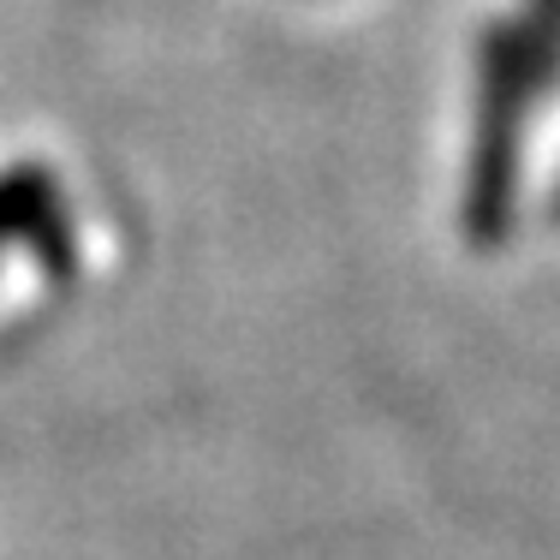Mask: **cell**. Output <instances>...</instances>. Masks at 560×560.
Here are the masks:
<instances>
[{
	"mask_svg": "<svg viewBox=\"0 0 560 560\" xmlns=\"http://www.w3.org/2000/svg\"><path fill=\"white\" fill-rule=\"evenodd\" d=\"M518 36H525V55H530V72H537V90H555L560 84V0H525Z\"/></svg>",
	"mask_w": 560,
	"mask_h": 560,
	"instance_id": "3",
	"label": "cell"
},
{
	"mask_svg": "<svg viewBox=\"0 0 560 560\" xmlns=\"http://www.w3.org/2000/svg\"><path fill=\"white\" fill-rule=\"evenodd\" d=\"M555 215H560V191H555Z\"/></svg>",
	"mask_w": 560,
	"mask_h": 560,
	"instance_id": "4",
	"label": "cell"
},
{
	"mask_svg": "<svg viewBox=\"0 0 560 560\" xmlns=\"http://www.w3.org/2000/svg\"><path fill=\"white\" fill-rule=\"evenodd\" d=\"M537 96L525 36L518 24H495L477 55V119H471V155H465V238L477 250L501 245L513 233L518 209V173H525V114Z\"/></svg>",
	"mask_w": 560,
	"mask_h": 560,
	"instance_id": "1",
	"label": "cell"
},
{
	"mask_svg": "<svg viewBox=\"0 0 560 560\" xmlns=\"http://www.w3.org/2000/svg\"><path fill=\"white\" fill-rule=\"evenodd\" d=\"M0 238H24L55 269L66 262V203L43 167L0 173Z\"/></svg>",
	"mask_w": 560,
	"mask_h": 560,
	"instance_id": "2",
	"label": "cell"
}]
</instances>
